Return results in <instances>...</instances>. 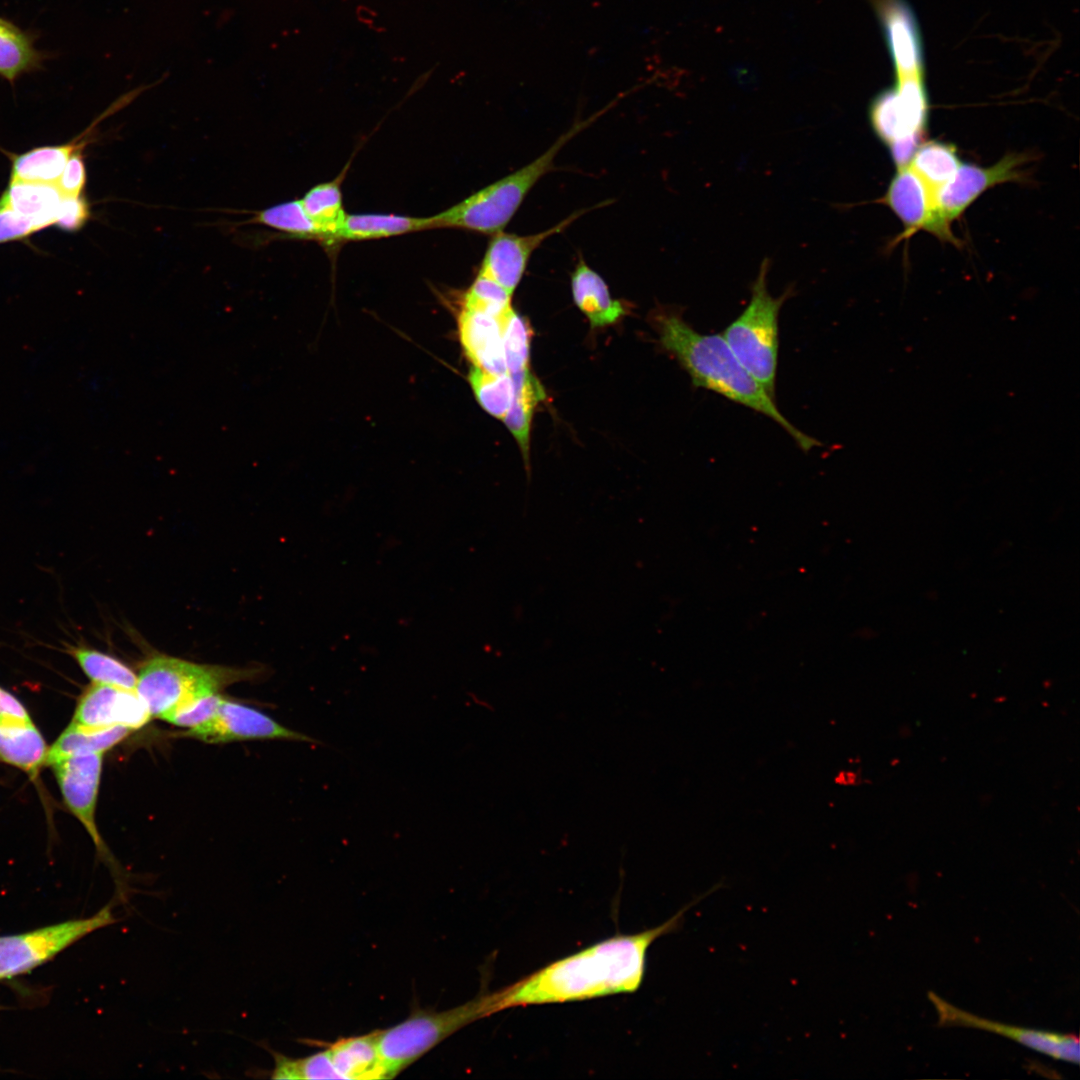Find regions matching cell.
<instances>
[{"label": "cell", "instance_id": "52a82bcc", "mask_svg": "<svg viewBox=\"0 0 1080 1080\" xmlns=\"http://www.w3.org/2000/svg\"><path fill=\"white\" fill-rule=\"evenodd\" d=\"M116 922L108 904L88 918L0 936V981L32 971L90 933Z\"/></svg>", "mask_w": 1080, "mask_h": 1080}, {"label": "cell", "instance_id": "4dcf8cb0", "mask_svg": "<svg viewBox=\"0 0 1080 1080\" xmlns=\"http://www.w3.org/2000/svg\"><path fill=\"white\" fill-rule=\"evenodd\" d=\"M255 221L300 239L322 241V232L307 215L300 200L281 203L260 211Z\"/></svg>", "mask_w": 1080, "mask_h": 1080}, {"label": "cell", "instance_id": "d6986e66", "mask_svg": "<svg viewBox=\"0 0 1080 1080\" xmlns=\"http://www.w3.org/2000/svg\"><path fill=\"white\" fill-rule=\"evenodd\" d=\"M377 1036L376 1030L361 1036L339 1039L327 1048L340 1079H387Z\"/></svg>", "mask_w": 1080, "mask_h": 1080}, {"label": "cell", "instance_id": "603a6c76", "mask_svg": "<svg viewBox=\"0 0 1080 1080\" xmlns=\"http://www.w3.org/2000/svg\"><path fill=\"white\" fill-rule=\"evenodd\" d=\"M427 229H430V217L346 214L333 237V244L340 241L374 240Z\"/></svg>", "mask_w": 1080, "mask_h": 1080}, {"label": "cell", "instance_id": "5bb4252c", "mask_svg": "<svg viewBox=\"0 0 1080 1080\" xmlns=\"http://www.w3.org/2000/svg\"><path fill=\"white\" fill-rule=\"evenodd\" d=\"M151 718L134 690L92 682L81 694L72 722L90 728L123 726L136 730Z\"/></svg>", "mask_w": 1080, "mask_h": 1080}, {"label": "cell", "instance_id": "2e32d148", "mask_svg": "<svg viewBox=\"0 0 1080 1080\" xmlns=\"http://www.w3.org/2000/svg\"><path fill=\"white\" fill-rule=\"evenodd\" d=\"M501 319L465 307H462L458 318L459 336L465 355L474 367L496 375L508 373Z\"/></svg>", "mask_w": 1080, "mask_h": 1080}, {"label": "cell", "instance_id": "8fae6325", "mask_svg": "<svg viewBox=\"0 0 1080 1080\" xmlns=\"http://www.w3.org/2000/svg\"><path fill=\"white\" fill-rule=\"evenodd\" d=\"M928 998L937 1012L939 1026L969 1027L992 1032L1055 1060L1079 1064V1039L1073 1034L1017 1027L982 1018L954 1006L932 991L928 992Z\"/></svg>", "mask_w": 1080, "mask_h": 1080}, {"label": "cell", "instance_id": "7402d4cb", "mask_svg": "<svg viewBox=\"0 0 1080 1080\" xmlns=\"http://www.w3.org/2000/svg\"><path fill=\"white\" fill-rule=\"evenodd\" d=\"M47 58L31 32L0 17V77L13 86L22 75L40 70Z\"/></svg>", "mask_w": 1080, "mask_h": 1080}, {"label": "cell", "instance_id": "f546056e", "mask_svg": "<svg viewBox=\"0 0 1080 1080\" xmlns=\"http://www.w3.org/2000/svg\"><path fill=\"white\" fill-rule=\"evenodd\" d=\"M469 381L480 406L493 417L503 420L514 396L509 373L496 375L473 367Z\"/></svg>", "mask_w": 1080, "mask_h": 1080}, {"label": "cell", "instance_id": "6da1fadb", "mask_svg": "<svg viewBox=\"0 0 1080 1080\" xmlns=\"http://www.w3.org/2000/svg\"><path fill=\"white\" fill-rule=\"evenodd\" d=\"M685 906L660 926L617 935L559 959L500 990L478 995L481 1019L518 1006L582 1001L633 993L642 984L649 947L679 927Z\"/></svg>", "mask_w": 1080, "mask_h": 1080}, {"label": "cell", "instance_id": "ba28073f", "mask_svg": "<svg viewBox=\"0 0 1080 1080\" xmlns=\"http://www.w3.org/2000/svg\"><path fill=\"white\" fill-rule=\"evenodd\" d=\"M928 119L924 77L896 79L895 85L876 95L869 120L879 139L890 146L904 138H922Z\"/></svg>", "mask_w": 1080, "mask_h": 1080}, {"label": "cell", "instance_id": "9c48e42d", "mask_svg": "<svg viewBox=\"0 0 1080 1080\" xmlns=\"http://www.w3.org/2000/svg\"><path fill=\"white\" fill-rule=\"evenodd\" d=\"M103 765V753L80 754L59 761L52 767L63 801L80 821L94 842L97 852L118 872V864L100 836L96 824V806Z\"/></svg>", "mask_w": 1080, "mask_h": 1080}, {"label": "cell", "instance_id": "5b68a950", "mask_svg": "<svg viewBox=\"0 0 1080 1080\" xmlns=\"http://www.w3.org/2000/svg\"><path fill=\"white\" fill-rule=\"evenodd\" d=\"M769 260L764 259L743 312L721 334L742 366L775 399L778 363V316L791 288L773 297L767 289Z\"/></svg>", "mask_w": 1080, "mask_h": 1080}, {"label": "cell", "instance_id": "4316f807", "mask_svg": "<svg viewBox=\"0 0 1080 1080\" xmlns=\"http://www.w3.org/2000/svg\"><path fill=\"white\" fill-rule=\"evenodd\" d=\"M77 148L72 143L49 145L14 155L10 180L56 183Z\"/></svg>", "mask_w": 1080, "mask_h": 1080}, {"label": "cell", "instance_id": "ac0fdd59", "mask_svg": "<svg viewBox=\"0 0 1080 1080\" xmlns=\"http://www.w3.org/2000/svg\"><path fill=\"white\" fill-rule=\"evenodd\" d=\"M571 292L592 328L614 324L626 313L625 305L612 297L604 279L582 257L571 274Z\"/></svg>", "mask_w": 1080, "mask_h": 1080}, {"label": "cell", "instance_id": "44dd1931", "mask_svg": "<svg viewBox=\"0 0 1080 1080\" xmlns=\"http://www.w3.org/2000/svg\"><path fill=\"white\" fill-rule=\"evenodd\" d=\"M62 197L55 183L9 180L0 201L39 231L54 225Z\"/></svg>", "mask_w": 1080, "mask_h": 1080}, {"label": "cell", "instance_id": "8992f818", "mask_svg": "<svg viewBox=\"0 0 1080 1080\" xmlns=\"http://www.w3.org/2000/svg\"><path fill=\"white\" fill-rule=\"evenodd\" d=\"M480 1020L474 999L443 1010H417L404 1021L377 1030L378 1049L387 1079L393 1078L440 1042Z\"/></svg>", "mask_w": 1080, "mask_h": 1080}, {"label": "cell", "instance_id": "d6a6232c", "mask_svg": "<svg viewBox=\"0 0 1080 1080\" xmlns=\"http://www.w3.org/2000/svg\"><path fill=\"white\" fill-rule=\"evenodd\" d=\"M274 1068L270 1071L272 1079H340L328 1049L302 1058H292L271 1051Z\"/></svg>", "mask_w": 1080, "mask_h": 1080}, {"label": "cell", "instance_id": "e575fe53", "mask_svg": "<svg viewBox=\"0 0 1080 1080\" xmlns=\"http://www.w3.org/2000/svg\"><path fill=\"white\" fill-rule=\"evenodd\" d=\"M222 698L220 693L200 697L175 709L163 721L178 727L194 728L208 721L215 714Z\"/></svg>", "mask_w": 1080, "mask_h": 1080}, {"label": "cell", "instance_id": "7c38bea8", "mask_svg": "<svg viewBox=\"0 0 1080 1080\" xmlns=\"http://www.w3.org/2000/svg\"><path fill=\"white\" fill-rule=\"evenodd\" d=\"M1024 161L1023 155L1007 154L988 168L961 163L938 194L935 234L951 239L950 222L988 188L1018 180L1021 177L1019 167Z\"/></svg>", "mask_w": 1080, "mask_h": 1080}, {"label": "cell", "instance_id": "1f68e13d", "mask_svg": "<svg viewBox=\"0 0 1080 1080\" xmlns=\"http://www.w3.org/2000/svg\"><path fill=\"white\" fill-rule=\"evenodd\" d=\"M502 341L509 375L529 370L531 328L529 322L512 309L501 319Z\"/></svg>", "mask_w": 1080, "mask_h": 1080}, {"label": "cell", "instance_id": "f35d334b", "mask_svg": "<svg viewBox=\"0 0 1080 1080\" xmlns=\"http://www.w3.org/2000/svg\"><path fill=\"white\" fill-rule=\"evenodd\" d=\"M32 720L23 703L12 693L0 687V721Z\"/></svg>", "mask_w": 1080, "mask_h": 1080}, {"label": "cell", "instance_id": "4fadbf2b", "mask_svg": "<svg viewBox=\"0 0 1080 1080\" xmlns=\"http://www.w3.org/2000/svg\"><path fill=\"white\" fill-rule=\"evenodd\" d=\"M590 210L591 208L578 210L556 225L538 233L518 235L501 231L493 234L478 274L492 279L513 295L536 249L546 239L563 232Z\"/></svg>", "mask_w": 1080, "mask_h": 1080}, {"label": "cell", "instance_id": "cb8c5ba5", "mask_svg": "<svg viewBox=\"0 0 1080 1080\" xmlns=\"http://www.w3.org/2000/svg\"><path fill=\"white\" fill-rule=\"evenodd\" d=\"M132 730L123 726L90 728L71 721L49 747L45 765L80 754L104 753L123 741Z\"/></svg>", "mask_w": 1080, "mask_h": 1080}, {"label": "cell", "instance_id": "d4e9b609", "mask_svg": "<svg viewBox=\"0 0 1080 1080\" xmlns=\"http://www.w3.org/2000/svg\"><path fill=\"white\" fill-rule=\"evenodd\" d=\"M514 385V396L503 421L517 441L525 465L529 468V441L533 415L537 405L545 399V391L530 369L510 375Z\"/></svg>", "mask_w": 1080, "mask_h": 1080}, {"label": "cell", "instance_id": "83f0119b", "mask_svg": "<svg viewBox=\"0 0 1080 1080\" xmlns=\"http://www.w3.org/2000/svg\"><path fill=\"white\" fill-rule=\"evenodd\" d=\"M345 172L332 181L312 187L300 200L307 215L322 232V242L333 244V237L346 213L342 203L341 182Z\"/></svg>", "mask_w": 1080, "mask_h": 1080}, {"label": "cell", "instance_id": "f1b7e54d", "mask_svg": "<svg viewBox=\"0 0 1080 1080\" xmlns=\"http://www.w3.org/2000/svg\"><path fill=\"white\" fill-rule=\"evenodd\" d=\"M68 653L93 683L135 691L137 674L114 656L83 645L70 646Z\"/></svg>", "mask_w": 1080, "mask_h": 1080}, {"label": "cell", "instance_id": "ffe728a7", "mask_svg": "<svg viewBox=\"0 0 1080 1080\" xmlns=\"http://www.w3.org/2000/svg\"><path fill=\"white\" fill-rule=\"evenodd\" d=\"M49 747L33 721H0V762L35 778L45 765Z\"/></svg>", "mask_w": 1080, "mask_h": 1080}, {"label": "cell", "instance_id": "74e56055", "mask_svg": "<svg viewBox=\"0 0 1080 1080\" xmlns=\"http://www.w3.org/2000/svg\"><path fill=\"white\" fill-rule=\"evenodd\" d=\"M85 183V164L80 151L76 150L55 184L63 196H80Z\"/></svg>", "mask_w": 1080, "mask_h": 1080}, {"label": "cell", "instance_id": "e0dca14e", "mask_svg": "<svg viewBox=\"0 0 1080 1080\" xmlns=\"http://www.w3.org/2000/svg\"><path fill=\"white\" fill-rule=\"evenodd\" d=\"M961 162L956 148L947 143L930 141L919 145L907 167L922 182L928 201L929 217L925 229L936 233L937 198L941 189L955 174Z\"/></svg>", "mask_w": 1080, "mask_h": 1080}, {"label": "cell", "instance_id": "8d00e7d4", "mask_svg": "<svg viewBox=\"0 0 1080 1080\" xmlns=\"http://www.w3.org/2000/svg\"><path fill=\"white\" fill-rule=\"evenodd\" d=\"M35 232L31 222L0 201V244L25 239Z\"/></svg>", "mask_w": 1080, "mask_h": 1080}, {"label": "cell", "instance_id": "30bf717a", "mask_svg": "<svg viewBox=\"0 0 1080 1080\" xmlns=\"http://www.w3.org/2000/svg\"><path fill=\"white\" fill-rule=\"evenodd\" d=\"M184 735L210 744L280 739L322 745L318 739L291 730L257 709L225 698L208 721L188 729Z\"/></svg>", "mask_w": 1080, "mask_h": 1080}, {"label": "cell", "instance_id": "9a60e30c", "mask_svg": "<svg viewBox=\"0 0 1080 1080\" xmlns=\"http://www.w3.org/2000/svg\"><path fill=\"white\" fill-rule=\"evenodd\" d=\"M882 25L895 78L924 77V53L918 21L904 0H870Z\"/></svg>", "mask_w": 1080, "mask_h": 1080}, {"label": "cell", "instance_id": "3957f363", "mask_svg": "<svg viewBox=\"0 0 1080 1080\" xmlns=\"http://www.w3.org/2000/svg\"><path fill=\"white\" fill-rule=\"evenodd\" d=\"M601 115L602 111L575 123L527 165L430 217V229L457 228L490 235L503 231L532 188L553 170L561 149Z\"/></svg>", "mask_w": 1080, "mask_h": 1080}, {"label": "cell", "instance_id": "d590c367", "mask_svg": "<svg viewBox=\"0 0 1080 1080\" xmlns=\"http://www.w3.org/2000/svg\"><path fill=\"white\" fill-rule=\"evenodd\" d=\"M88 202L80 196H63L54 225L62 231L76 232L88 221Z\"/></svg>", "mask_w": 1080, "mask_h": 1080}, {"label": "cell", "instance_id": "836d02e7", "mask_svg": "<svg viewBox=\"0 0 1080 1080\" xmlns=\"http://www.w3.org/2000/svg\"><path fill=\"white\" fill-rule=\"evenodd\" d=\"M512 295L492 279L478 274L465 292L462 307L486 312L503 318L512 309Z\"/></svg>", "mask_w": 1080, "mask_h": 1080}, {"label": "cell", "instance_id": "ab89813d", "mask_svg": "<svg viewBox=\"0 0 1080 1080\" xmlns=\"http://www.w3.org/2000/svg\"><path fill=\"white\" fill-rule=\"evenodd\" d=\"M1 1009H2V1007L0 1006V1010H1Z\"/></svg>", "mask_w": 1080, "mask_h": 1080}, {"label": "cell", "instance_id": "484cf974", "mask_svg": "<svg viewBox=\"0 0 1080 1080\" xmlns=\"http://www.w3.org/2000/svg\"><path fill=\"white\" fill-rule=\"evenodd\" d=\"M912 232L926 227L929 208L925 188L920 179L906 166L897 170L882 199Z\"/></svg>", "mask_w": 1080, "mask_h": 1080}, {"label": "cell", "instance_id": "277c9868", "mask_svg": "<svg viewBox=\"0 0 1080 1080\" xmlns=\"http://www.w3.org/2000/svg\"><path fill=\"white\" fill-rule=\"evenodd\" d=\"M255 670L197 664L180 658L155 655L137 673L135 692L152 718L163 720L175 709L200 697L247 680Z\"/></svg>", "mask_w": 1080, "mask_h": 1080}, {"label": "cell", "instance_id": "7a4b0ae2", "mask_svg": "<svg viewBox=\"0 0 1080 1080\" xmlns=\"http://www.w3.org/2000/svg\"><path fill=\"white\" fill-rule=\"evenodd\" d=\"M653 320L660 344L688 373L695 387L720 394L772 419L805 452L821 445L780 412L775 399L742 366L721 334L697 332L673 309L656 311Z\"/></svg>", "mask_w": 1080, "mask_h": 1080}]
</instances>
